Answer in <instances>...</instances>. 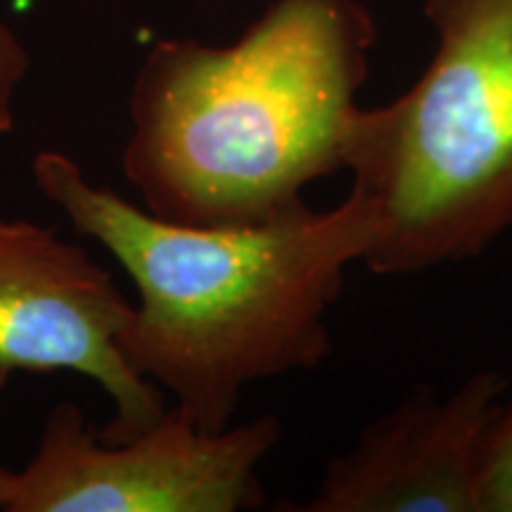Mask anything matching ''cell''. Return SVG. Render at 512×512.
<instances>
[{
  "instance_id": "1",
  "label": "cell",
  "mask_w": 512,
  "mask_h": 512,
  "mask_svg": "<svg viewBox=\"0 0 512 512\" xmlns=\"http://www.w3.org/2000/svg\"><path fill=\"white\" fill-rule=\"evenodd\" d=\"M31 174L76 233L131 275L140 304L117 339L121 356L169 389L202 432L230 427L247 384L323 366L332 354L328 311L347 268L377 238L373 204L354 190L328 211L202 228L98 188L64 152H38Z\"/></svg>"
},
{
  "instance_id": "2",
  "label": "cell",
  "mask_w": 512,
  "mask_h": 512,
  "mask_svg": "<svg viewBox=\"0 0 512 512\" xmlns=\"http://www.w3.org/2000/svg\"><path fill=\"white\" fill-rule=\"evenodd\" d=\"M375 19L361 0H273L230 46L159 41L140 64L121 155L159 219L261 226L344 171Z\"/></svg>"
},
{
  "instance_id": "3",
  "label": "cell",
  "mask_w": 512,
  "mask_h": 512,
  "mask_svg": "<svg viewBox=\"0 0 512 512\" xmlns=\"http://www.w3.org/2000/svg\"><path fill=\"white\" fill-rule=\"evenodd\" d=\"M437 50L418 81L361 107L351 190L375 209L363 259L413 275L475 259L512 228V0H425Z\"/></svg>"
},
{
  "instance_id": "4",
  "label": "cell",
  "mask_w": 512,
  "mask_h": 512,
  "mask_svg": "<svg viewBox=\"0 0 512 512\" xmlns=\"http://www.w3.org/2000/svg\"><path fill=\"white\" fill-rule=\"evenodd\" d=\"M283 437L275 415L202 432L178 408L107 444L76 403H57L5 512H238L266 501L256 475Z\"/></svg>"
},
{
  "instance_id": "5",
  "label": "cell",
  "mask_w": 512,
  "mask_h": 512,
  "mask_svg": "<svg viewBox=\"0 0 512 512\" xmlns=\"http://www.w3.org/2000/svg\"><path fill=\"white\" fill-rule=\"evenodd\" d=\"M131 313L112 273L81 245L41 223L0 216V392L17 370L81 373L114 403L98 439L121 444L150 430L166 399L117 347Z\"/></svg>"
},
{
  "instance_id": "6",
  "label": "cell",
  "mask_w": 512,
  "mask_h": 512,
  "mask_svg": "<svg viewBox=\"0 0 512 512\" xmlns=\"http://www.w3.org/2000/svg\"><path fill=\"white\" fill-rule=\"evenodd\" d=\"M505 377L482 370L439 399L418 387L325 465L316 496L278 510L479 512V460Z\"/></svg>"
},
{
  "instance_id": "7",
  "label": "cell",
  "mask_w": 512,
  "mask_h": 512,
  "mask_svg": "<svg viewBox=\"0 0 512 512\" xmlns=\"http://www.w3.org/2000/svg\"><path fill=\"white\" fill-rule=\"evenodd\" d=\"M479 512H512V399L501 403L479 460Z\"/></svg>"
},
{
  "instance_id": "8",
  "label": "cell",
  "mask_w": 512,
  "mask_h": 512,
  "mask_svg": "<svg viewBox=\"0 0 512 512\" xmlns=\"http://www.w3.org/2000/svg\"><path fill=\"white\" fill-rule=\"evenodd\" d=\"M29 72V53L0 19V136L15 131V98Z\"/></svg>"
},
{
  "instance_id": "9",
  "label": "cell",
  "mask_w": 512,
  "mask_h": 512,
  "mask_svg": "<svg viewBox=\"0 0 512 512\" xmlns=\"http://www.w3.org/2000/svg\"><path fill=\"white\" fill-rule=\"evenodd\" d=\"M12 486H15V472L0 465V510L8 508L10 496H12Z\"/></svg>"
}]
</instances>
